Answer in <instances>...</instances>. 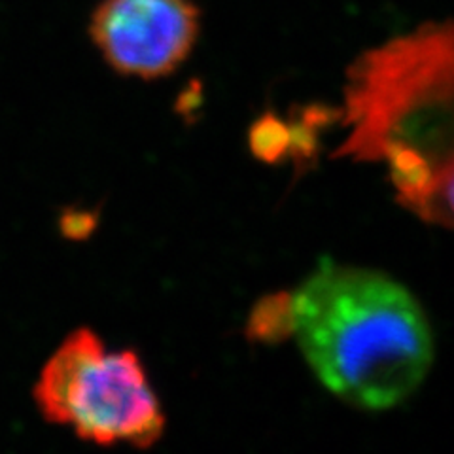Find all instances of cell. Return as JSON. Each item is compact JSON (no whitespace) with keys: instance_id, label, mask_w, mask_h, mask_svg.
Returning <instances> with one entry per match:
<instances>
[{"instance_id":"cell-3","label":"cell","mask_w":454,"mask_h":454,"mask_svg":"<svg viewBox=\"0 0 454 454\" xmlns=\"http://www.w3.org/2000/svg\"><path fill=\"white\" fill-rule=\"evenodd\" d=\"M35 402L51 424L73 426L98 445L152 447L165 430L158 397L135 352H106L90 330L70 333L35 387Z\"/></svg>"},{"instance_id":"cell-2","label":"cell","mask_w":454,"mask_h":454,"mask_svg":"<svg viewBox=\"0 0 454 454\" xmlns=\"http://www.w3.org/2000/svg\"><path fill=\"white\" fill-rule=\"evenodd\" d=\"M290 333L322 385L367 411L400 405L434 362L428 320L402 284L330 260L290 295Z\"/></svg>"},{"instance_id":"cell-5","label":"cell","mask_w":454,"mask_h":454,"mask_svg":"<svg viewBox=\"0 0 454 454\" xmlns=\"http://www.w3.org/2000/svg\"><path fill=\"white\" fill-rule=\"evenodd\" d=\"M250 332L258 335V339H278L286 333L290 335V295L275 297V300L265 301L255 309Z\"/></svg>"},{"instance_id":"cell-6","label":"cell","mask_w":454,"mask_h":454,"mask_svg":"<svg viewBox=\"0 0 454 454\" xmlns=\"http://www.w3.org/2000/svg\"><path fill=\"white\" fill-rule=\"evenodd\" d=\"M290 142L288 129L278 120L263 118L252 129V150L263 160L273 161Z\"/></svg>"},{"instance_id":"cell-1","label":"cell","mask_w":454,"mask_h":454,"mask_svg":"<svg viewBox=\"0 0 454 454\" xmlns=\"http://www.w3.org/2000/svg\"><path fill=\"white\" fill-rule=\"evenodd\" d=\"M452 25L428 23L367 50L348 68L335 158L385 163L395 199L422 222L452 227Z\"/></svg>"},{"instance_id":"cell-4","label":"cell","mask_w":454,"mask_h":454,"mask_svg":"<svg viewBox=\"0 0 454 454\" xmlns=\"http://www.w3.org/2000/svg\"><path fill=\"white\" fill-rule=\"evenodd\" d=\"M197 35L192 0H103L91 20V38L108 65L145 80L173 73Z\"/></svg>"}]
</instances>
